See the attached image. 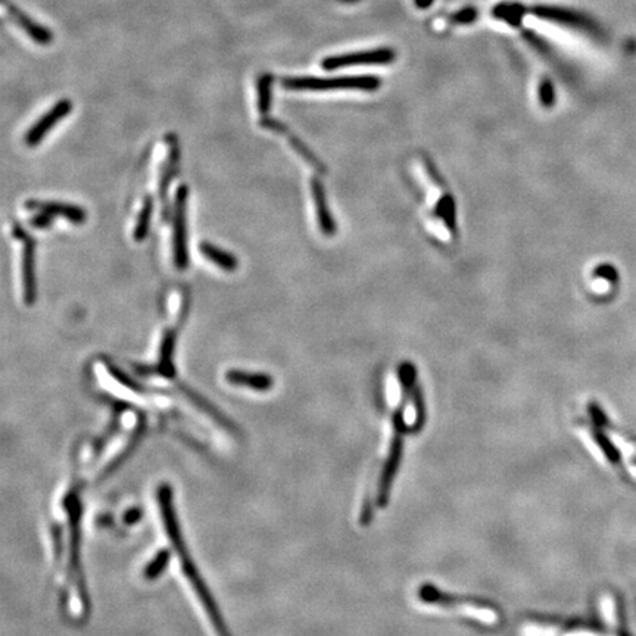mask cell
Wrapping results in <instances>:
<instances>
[{"mask_svg":"<svg viewBox=\"0 0 636 636\" xmlns=\"http://www.w3.org/2000/svg\"><path fill=\"white\" fill-rule=\"evenodd\" d=\"M199 251L207 260H209L211 262H214L215 265L220 267V269H223L225 271H234L239 267L237 258L234 255H232L230 252H227L224 249H220L218 246L209 244V241H202V244L199 245Z\"/></svg>","mask_w":636,"mask_h":636,"instance_id":"4fadbf2b","label":"cell"},{"mask_svg":"<svg viewBox=\"0 0 636 636\" xmlns=\"http://www.w3.org/2000/svg\"><path fill=\"white\" fill-rule=\"evenodd\" d=\"M171 495H173V492H171V488L168 485L159 486V489H158V504H159V508H161V514H162L165 529H167V535H168L170 541L173 542L177 554H179L184 575L187 576L190 583L193 585V589L196 591L198 596L200 598L203 608H205V612L208 613V616H209V619L212 621V625L215 628V632L218 633V636H228V632H227L224 621H223V619L220 616L218 608H217V605L214 604V600H212V596L209 595V592H208V589L205 587V583L202 582V579H200V576L198 573V570H196V567H195V564L192 562V558H190V555L187 554V550H186V546L183 543L182 532H180V527H179V521H177L175 514H174Z\"/></svg>","mask_w":636,"mask_h":636,"instance_id":"6da1fadb","label":"cell"},{"mask_svg":"<svg viewBox=\"0 0 636 636\" xmlns=\"http://www.w3.org/2000/svg\"><path fill=\"white\" fill-rule=\"evenodd\" d=\"M71 111H72V104L68 99L59 100L58 104H55V106L52 109H50L49 112H46L45 116L31 127V129L27 133V136H25V142H27L29 146H37V145H39L42 142V138L50 130H52L54 127L62 118H65Z\"/></svg>","mask_w":636,"mask_h":636,"instance_id":"52a82bcc","label":"cell"},{"mask_svg":"<svg viewBox=\"0 0 636 636\" xmlns=\"http://www.w3.org/2000/svg\"><path fill=\"white\" fill-rule=\"evenodd\" d=\"M347 2H351V0H347Z\"/></svg>","mask_w":636,"mask_h":636,"instance_id":"cb8c5ba5","label":"cell"},{"mask_svg":"<svg viewBox=\"0 0 636 636\" xmlns=\"http://www.w3.org/2000/svg\"><path fill=\"white\" fill-rule=\"evenodd\" d=\"M526 14H532L541 19L548 22H554L558 25H564L569 29L582 30V31H592L595 29L594 22L587 15L579 14L576 10L558 8V6H546L538 5L533 8H526Z\"/></svg>","mask_w":636,"mask_h":636,"instance_id":"8992f818","label":"cell"},{"mask_svg":"<svg viewBox=\"0 0 636 636\" xmlns=\"http://www.w3.org/2000/svg\"><path fill=\"white\" fill-rule=\"evenodd\" d=\"M260 124L264 127V129H267V130L274 132V133H278V134H285V136L289 138V143L292 145V148H295V150L298 152V154H299L305 161H308L317 171L326 173V167L323 165V162H321L320 159H318V158L312 154V152L301 142V140H299L296 136H292V134L289 133V129H287V127H286L285 124H282V122L277 121V120H274V118H269V117H264V118L261 120Z\"/></svg>","mask_w":636,"mask_h":636,"instance_id":"30bf717a","label":"cell"},{"mask_svg":"<svg viewBox=\"0 0 636 636\" xmlns=\"http://www.w3.org/2000/svg\"><path fill=\"white\" fill-rule=\"evenodd\" d=\"M52 221H54V215L46 214V212H37L30 220V224L37 228H46V227H50Z\"/></svg>","mask_w":636,"mask_h":636,"instance_id":"44dd1931","label":"cell"},{"mask_svg":"<svg viewBox=\"0 0 636 636\" xmlns=\"http://www.w3.org/2000/svg\"><path fill=\"white\" fill-rule=\"evenodd\" d=\"M152 212H154V200H152L150 196H146L142 211H140V214H138L136 228H134V239L137 241H142L146 239L150 220H152Z\"/></svg>","mask_w":636,"mask_h":636,"instance_id":"ac0fdd59","label":"cell"},{"mask_svg":"<svg viewBox=\"0 0 636 636\" xmlns=\"http://www.w3.org/2000/svg\"><path fill=\"white\" fill-rule=\"evenodd\" d=\"M189 190L186 186H180L175 193L174 205V264L177 269L186 270L189 267V252H187V230H186V200Z\"/></svg>","mask_w":636,"mask_h":636,"instance_id":"3957f363","label":"cell"},{"mask_svg":"<svg viewBox=\"0 0 636 636\" xmlns=\"http://www.w3.org/2000/svg\"><path fill=\"white\" fill-rule=\"evenodd\" d=\"M395 52L389 47L360 50V52L328 56L323 61L321 67L327 71H333L337 68H345L352 65H385V63H390L395 61Z\"/></svg>","mask_w":636,"mask_h":636,"instance_id":"277c9868","label":"cell"},{"mask_svg":"<svg viewBox=\"0 0 636 636\" xmlns=\"http://www.w3.org/2000/svg\"><path fill=\"white\" fill-rule=\"evenodd\" d=\"M177 162H179V145H177L175 140L171 142V150H170V158L167 161V165H165V170L161 179L159 184V198L162 202L167 200V192H168V186L173 180V177L177 170Z\"/></svg>","mask_w":636,"mask_h":636,"instance_id":"2e32d148","label":"cell"},{"mask_svg":"<svg viewBox=\"0 0 636 636\" xmlns=\"http://www.w3.org/2000/svg\"><path fill=\"white\" fill-rule=\"evenodd\" d=\"M168 562H170V551H167V550L159 551L158 555L152 559V562L148 564V567L145 569V578L149 580L157 579L162 571L167 569Z\"/></svg>","mask_w":636,"mask_h":636,"instance_id":"d6986e66","label":"cell"},{"mask_svg":"<svg viewBox=\"0 0 636 636\" xmlns=\"http://www.w3.org/2000/svg\"><path fill=\"white\" fill-rule=\"evenodd\" d=\"M25 208L34 212H46L50 215H61L75 224H81L86 221V211L72 203L63 202H40V200H29L25 203Z\"/></svg>","mask_w":636,"mask_h":636,"instance_id":"9c48e42d","label":"cell"},{"mask_svg":"<svg viewBox=\"0 0 636 636\" xmlns=\"http://www.w3.org/2000/svg\"><path fill=\"white\" fill-rule=\"evenodd\" d=\"M140 516H142V513H140V510H137V508H133V510H130L129 513L125 514L124 521H125L127 525H133V523H136V521H138Z\"/></svg>","mask_w":636,"mask_h":636,"instance_id":"603a6c76","label":"cell"},{"mask_svg":"<svg viewBox=\"0 0 636 636\" xmlns=\"http://www.w3.org/2000/svg\"><path fill=\"white\" fill-rule=\"evenodd\" d=\"M493 15L507 21L511 25H517L521 18L526 15V6L520 5V3H510V2H504L500 3L497 8H493Z\"/></svg>","mask_w":636,"mask_h":636,"instance_id":"e0dca14e","label":"cell"},{"mask_svg":"<svg viewBox=\"0 0 636 636\" xmlns=\"http://www.w3.org/2000/svg\"><path fill=\"white\" fill-rule=\"evenodd\" d=\"M258 92V112L267 116L273 104V75L269 72L261 74L257 80Z\"/></svg>","mask_w":636,"mask_h":636,"instance_id":"9a60e30c","label":"cell"},{"mask_svg":"<svg viewBox=\"0 0 636 636\" xmlns=\"http://www.w3.org/2000/svg\"><path fill=\"white\" fill-rule=\"evenodd\" d=\"M175 348V330L168 328L164 333L161 351H159V363H158V372L165 377H174L175 370L173 365V353Z\"/></svg>","mask_w":636,"mask_h":636,"instance_id":"5bb4252c","label":"cell"},{"mask_svg":"<svg viewBox=\"0 0 636 636\" xmlns=\"http://www.w3.org/2000/svg\"><path fill=\"white\" fill-rule=\"evenodd\" d=\"M225 380L234 386H246L258 392H267L273 386V379L265 373H252L244 370H230L225 374Z\"/></svg>","mask_w":636,"mask_h":636,"instance_id":"8fae6325","label":"cell"},{"mask_svg":"<svg viewBox=\"0 0 636 636\" xmlns=\"http://www.w3.org/2000/svg\"><path fill=\"white\" fill-rule=\"evenodd\" d=\"M3 8L6 9L9 18L14 21L18 27L27 34L30 39L35 43H39L42 46L50 45L54 40V34L49 29H45L43 25L37 24L33 21L25 12H22L19 8H17L14 3H10L9 0H2Z\"/></svg>","mask_w":636,"mask_h":636,"instance_id":"ba28073f","label":"cell"},{"mask_svg":"<svg viewBox=\"0 0 636 636\" xmlns=\"http://www.w3.org/2000/svg\"><path fill=\"white\" fill-rule=\"evenodd\" d=\"M14 234L22 241V282H24V301L33 305L37 299L35 285V241L24 230L19 224L14 225Z\"/></svg>","mask_w":636,"mask_h":636,"instance_id":"5b68a950","label":"cell"},{"mask_svg":"<svg viewBox=\"0 0 636 636\" xmlns=\"http://www.w3.org/2000/svg\"><path fill=\"white\" fill-rule=\"evenodd\" d=\"M454 18H455V21H458V22H468V21H473V19L476 18V10H475V9L463 10V12H460V14H456Z\"/></svg>","mask_w":636,"mask_h":636,"instance_id":"7402d4cb","label":"cell"},{"mask_svg":"<svg viewBox=\"0 0 636 636\" xmlns=\"http://www.w3.org/2000/svg\"><path fill=\"white\" fill-rule=\"evenodd\" d=\"M311 189H312V198L315 203V209H317V217L318 221H320V228L321 232L326 236H332L336 232V225L333 221L332 214H330L327 208V202H326V195H324V187L321 182L318 179H314L311 182Z\"/></svg>","mask_w":636,"mask_h":636,"instance_id":"7c38bea8","label":"cell"},{"mask_svg":"<svg viewBox=\"0 0 636 636\" xmlns=\"http://www.w3.org/2000/svg\"><path fill=\"white\" fill-rule=\"evenodd\" d=\"M539 97H541V102L545 105V106H551L552 105V102L555 99L554 96V87L552 84L548 81V80H545L542 84H541V88H539Z\"/></svg>","mask_w":636,"mask_h":636,"instance_id":"ffe728a7","label":"cell"},{"mask_svg":"<svg viewBox=\"0 0 636 636\" xmlns=\"http://www.w3.org/2000/svg\"><path fill=\"white\" fill-rule=\"evenodd\" d=\"M282 86L289 90H367L372 92L380 87V80L373 75H349V77L317 79V77H287Z\"/></svg>","mask_w":636,"mask_h":636,"instance_id":"7a4b0ae2","label":"cell"}]
</instances>
